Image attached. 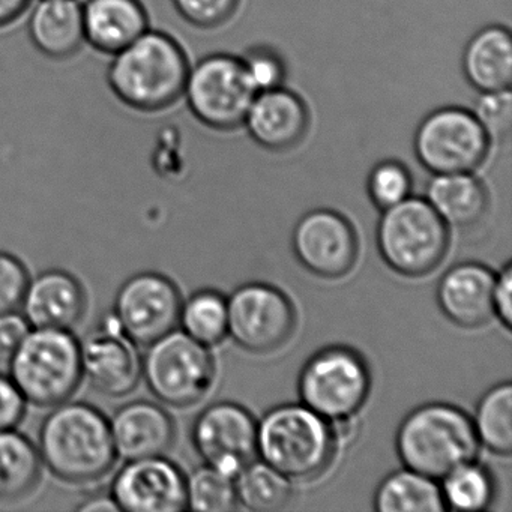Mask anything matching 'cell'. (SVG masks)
Wrapping results in <instances>:
<instances>
[{"label":"cell","instance_id":"6da1fadb","mask_svg":"<svg viewBox=\"0 0 512 512\" xmlns=\"http://www.w3.org/2000/svg\"><path fill=\"white\" fill-rule=\"evenodd\" d=\"M190 68L181 43L167 32L151 28L112 56L107 83L127 109L154 115L166 112L184 97Z\"/></svg>","mask_w":512,"mask_h":512},{"label":"cell","instance_id":"7402d4cb","mask_svg":"<svg viewBox=\"0 0 512 512\" xmlns=\"http://www.w3.org/2000/svg\"><path fill=\"white\" fill-rule=\"evenodd\" d=\"M28 35L46 58H74L86 46L82 0H34L28 11Z\"/></svg>","mask_w":512,"mask_h":512},{"label":"cell","instance_id":"ac0fdd59","mask_svg":"<svg viewBox=\"0 0 512 512\" xmlns=\"http://www.w3.org/2000/svg\"><path fill=\"white\" fill-rule=\"evenodd\" d=\"M496 275L479 263H460L445 272L437 286L440 311L461 328L487 325L494 317Z\"/></svg>","mask_w":512,"mask_h":512},{"label":"cell","instance_id":"74e56055","mask_svg":"<svg viewBox=\"0 0 512 512\" xmlns=\"http://www.w3.org/2000/svg\"><path fill=\"white\" fill-rule=\"evenodd\" d=\"M31 329L26 317L17 311L0 314V355L11 356Z\"/></svg>","mask_w":512,"mask_h":512},{"label":"cell","instance_id":"30bf717a","mask_svg":"<svg viewBox=\"0 0 512 512\" xmlns=\"http://www.w3.org/2000/svg\"><path fill=\"white\" fill-rule=\"evenodd\" d=\"M491 140L473 112L442 107L422 119L416 128L415 155L433 175L472 173L490 151Z\"/></svg>","mask_w":512,"mask_h":512},{"label":"cell","instance_id":"9c48e42d","mask_svg":"<svg viewBox=\"0 0 512 512\" xmlns=\"http://www.w3.org/2000/svg\"><path fill=\"white\" fill-rule=\"evenodd\" d=\"M256 94L241 58L221 53L191 67L184 89L188 109L197 121L220 131L244 124Z\"/></svg>","mask_w":512,"mask_h":512},{"label":"cell","instance_id":"9a60e30c","mask_svg":"<svg viewBox=\"0 0 512 512\" xmlns=\"http://www.w3.org/2000/svg\"><path fill=\"white\" fill-rule=\"evenodd\" d=\"M292 244L298 262L322 278L344 277L358 257V238L352 224L329 209L305 214L293 230Z\"/></svg>","mask_w":512,"mask_h":512},{"label":"cell","instance_id":"5b68a950","mask_svg":"<svg viewBox=\"0 0 512 512\" xmlns=\"http://www.w3.org/2000/svg\"><path fill=\"white\" fill-rule=\"evenodd\" d=\"M10 377L35 406L65 403L82 382L79 341L64 329L32 328L11 353Z\"/></svg>","mask_w":512,"mask_h":512},{"label":"cell","instance_id":"7a4b0ae2","mask_svg":"<svg viewBox=\"0 0 512 512\" xmlns=\"http://www.w3.org/2000/svg\"><path fill=\"white\" fill-rule=\"evenodd\" d=\"M55 407L41 425V461L70 484L100 481L118 458L109 419L91 404L65 401Z\"/></svg>","mask_w":512,"mask_h":512},{"label":"cell","instance_id":"8992f818","mask_svg":"<svg viewBox=\"0 0 512 512\" xmlns=\"http://www.w3.org/2000/svg\"><path fill=\"white\" fill-rule=\"evenodd\" d=\"M377 247L392 271L404 277H424L448 253V226L427 200L409 196L383 209L377 224Z\"/></svg>","mask_w":512,"mask_h":512},{"label":"cell","instance_id":"e0dca14e","mask_svg":"<svg viewBox=\"0 0 512 512\" xmlns=\"http://www.w3.org/2000/svg\"><path fill=\"white\" fill-rule=\"evenodd\" d=\"M242 125L262 148L287 151L304 139L310 113L299 95L278 86L257 92Z\"/></svg>","mask_w":512,"mask_h":512},{"label":"cell","instance_id":"ba28073f","mask_svg":"<svg viewBox=\"0 0 512 512\" xmlns=\"http://www.w3.org/2000/svg\"><path fill=\"white\" fill-rule=\"evenodd\" d=\"M143 377L161 403L193 406L214 385V358L209 347L175 329L149 344L143 359Z\"/></svg>","mask_w":512,"mask_h":512},{"label":"cell","instance_id":"3957f363","mask_svg":"<svg viewBox=\"0 0 512 512\" xmlns=\"http://www.w3.org/2000/svg\"><path fill=\"white\" fill-rule=\"evenodd\" d=\"M395 446L407 469L437 481L455 467L475 460L479 440L472 418L460 407L430 403L404 416Z\"/></svg>","mask_w":512,"mask_h":512},{"label":"cell","instance_id":"52a82bcc","mask_svg":"<svg viewBox=\"0 0 512 512\" xmlns=\"http://www.w3.org/2000/svg\"><path fill=\"white\" fill-rule=\"evenodd\" d=\"M370 388L367 362L349 347L320 350L308 359L298 380L302 404L329 422L358 415Z\"/></svg>","mask_w":512,"mask_h":512},{"label":"cell","instance_id":"4fadbf2b","mask_svg":"<svg viewBox=\"0 0 512 512\" xmlns=\"http://www.w3.org/2000/svg\"><path fill=\"white\" fill-rule=\"evenodd\" d=\"M194 448L205 464L235 478L257 454V422L245 407L220 401L206 407L193 431Z\"/></svg>","mask_w":512,"mask_h":512},{"label":"cell","instance_id":"f1b7e54d","mask_svg":"<svg viewBox=\"0 0 512 512\" xmlns=\"http://www.w3.org/2000/svg\"><path fill=\"white\" fill-rule=\"evenodd\" d=\"M179 325L203 346L220 344L229 335L227 299L215 290H200L182 302Z\"/></svg>","mask_w":512,"mask_h":512},{"label":"cell","instance_id":"f546056e","mask_svg":"<svg viewBox=\"0 0 512 512\" xmlns=\"http://www.w3.org/2000/svg\"><path fill=\"white\" fill-rule=\"evenodd\" d=\"M440 491L446 511H485L494 499L493 476L481 464L467 461L443 476Z\"/></svg>","mask_w":512,"mask_h":512},{"label":"cell","instance_id":"2e32d148","mask_svg":"<svg viewBox=\"0 0 512 512\" xmlns=\"http://www.w3.org/2000/svg\"><path fill=\"white\" fill-rule=\"evenodd\" d=\"M110 496L119 511H184L187 476L164 455L130 460L116 473Z\"/></svg>","mask_w":512,"mask_h":512},{"label":"cell","instance_id":"d590c367","mask_svg":"<svg viewBox=\"0 0 512 512\" xmlns=\"http://www.w3.org/2000/svg\"><path fill=\"white\" fill-rule=\"evenodd\" d=\"M29 275L23 263L11 254L0 253V314L22 307Z\"/></svg>","mask_w":512,"mask_h":512},{"label":"cell","instance_id":"ffe728a7","mask_svg":"<svg viewBox=\"0 0 512 512\" xmlns=\"http://www.w3.org/2000/svg\"><path fill=\"white\" fill-rule=\"evenodd\" d=\"M85 292L64 271H47L29 281L23 298V316L32 328L71 331L85 313Z\"/></svg>","mask_w":512,"mask_h":512},{"label":"cell","instance_id":"5bb4252c","mask_svg":"<svg viewBox=\"0 0 512 512\" xmlns=\"http://www.w3.org/2000/svg\"><path fill=\"white\" fill-rule=\"evenodd\" d=\"M113 313L80 343L83 376L107 397L130 394L143 377V359Z\"/></svg>","mask_w":512,"mask_h":512},{"label":"cell","instance_id":"4dcf8cb0","mask_svg":"<svg viewBox=\"0 0 512 512\" xmlns=\"http://www.w3.org/2000/svg\"><path fill=\"white\" fill-rule=\"evenodd\" d=\"M238 506L235 478L205 464L187 476V509L229 512Z\"/></svg>","mask_w":512,"mask_h":512},{"label":"cell","instance_id":"60d3db41","mask_svg":"<svg viewBox=\"0 0 512 512\" xmlns=\"http://www.w3.org/2000/svg\"><path fill=\"white\" fill-rule=\"evenodd\" d=\"M80 511L94 512V511H119L118 505L112 496H95L91 499L85 500L79 506Z\"/></svg>","mask_w":512,"mask_h":512},{"label":"cell","instance_id":"d4e9b609","mask_svg":"<svg viewBox=\"0 0 512 512\" xmlns=\"http://www.w3.org/2000/svg\"><path fill=\"white\" fill-rule=\"evenodd\" d=\"M37 446L16 430L0 431V502L23 499L41 476Z\"/></svg>","mask_w":512,"mask_h":512},{"label":"cell","instance_id":"8fae6325","mask_svg":"<svg viewBox=\"0 0 512 512\" xmlns=\"http://www.w3.org/2000/svg\"><path fill=\"white\" fill-rule=\"evenodd\" d=\"M227 310L230 337L251 353L280 349L296 325L295 308L290 299L268 284L239 287L227 299Z\"/></svg>","mask_w":512,"mask_h":512},{"label":"cell","instance_id":"8d00e7d4","mask_svg":"<svg viewBox=\"0 0 512 512\" xmlns=\"http://www.w3.org/2000/svg\"><path fill=\"white\" fill-rule=\"evenodd\" d=\"M26 403L13 379L0 374V431L14 430L22 422Z\"/></svg>","mask_w":512,"mask_h":512},{"label":"cell","instance_id":"836d02e7","mask_svg":"<svg viewBox=\"0 0 512 512\" xmlns=\"http://www.w3.org/2000/svg\"><path fill=\"white\" fill-rule=\"evenodd\" d=\"M241 61L256 92L278 88L286 79L284 59L271 47H253Z\"/></svg>","mask_w":512,"mask_h":512},{"label":"cell","instance_id":"e575fe53","mask_svg":"<svg viewBox=\"0 0 512 512\" xmlns=\"http://www.w3.org/2000/svg\"><path fill=\"white\" fill-rule=\"evenodd\" d=\"M241 0H172L176 13L194 28L212 29L232 19Z\"/></svg>","mask_w":512,"mask_h":512},{"label":"cell","instance_id":"d6a6232c","mask_svg":"<svg viewBox=\"0 0 512 512\" xmlns=\"http://www.w3.org/2000/svg\"><path fill=\"white\" fill-rule=\"evenodd\" d=\"M473 115L490 140H503L512 127L511 91L484 92L476 103Z\"/></svg>","mask_w":512,"mask_h":512},{"label":"cell","instance_id":"277c9868","mask_svg":"<svg viewBox=\"0 0 512 512\" xmlns=\"http://www.w3.org/2000/svg\"><path fill=\"white\" fill-rule=\"evenodd\" d=\"M331 422L305 404H283L257 424V454L296 481L322 475L335 454Z\"/></svg>","mask_w":512,"mask_h":512},{"label":"cell","instance_id":"603a6c76","mask_svg":"<svg viewBox=\"0 0 512 512\" xmlns=\"http://www.w3.org/2000/svg\"><path fill=\"white\" fill-rule=\"evenodd\" d=\"M461 67L469 85L481 94L511 88L512 37L508 29L493 25L476 32L464 47Z\"/></svg>","mask_w":512,"mask_h":512},{"label":"cell","instance_id":"4316f807","mask_svg":"<svg viewBox=\"0 0 512 512\" xmlns=\"http://www.w3.org/2000/svg\"><path fill=\"white\" fill-rule=\"evenodd\" d=\"M236 497L244 508L272 512L287 506L293 496L292 479L265 461H250L235 476Z\"/></svg>","mask_w":512,"mask_h":512},{"label":"cell","instance_id":"1f68e13d","mask_svg":"<svg viewBox=\"0 0 512 512\" xmlns=\"http://www.w3.org/2000/svg\"><path fill=\"white\" fill-rule=\"evenodd\" d=\"M367 188L371 202L383 211L410 196L412 176L407 167L398 161H382L371 170Z\"/></svg>","mask_w":512,"mask_h":512},{"label":"cell","instance_id":"484cf974","mask_svg":"<svg viewBox=\"0 0 512 512\" xmlns=\"http://www.w3.org/2000/svg\"><path fill=\"white\" fill-rule=\"evenodd\" d=\"M374 508L379 512L446 511L436 479L407 467L380 482L374 496Z\"/></svg>","mask_w":512,"mask_h":512},{"label":"cell","instance_id":"7c38bea8","mask_svg":"<svg viewBox=\"0 0 512 512\" xmlns=\"http://www.w3.org/2000/svg\"><path fill=\"white\" fill-rule=\"evenodd\" d=\"M181 307V293L172 280L155 272H142L119 290L113 316L134 343L149 346L175 331Z\"/></svg>","mask_w":512,"mask_h":512},{"label":"cell","instance_id":"83f0119b","mask_svg":"<svg viewBox=\"0 0 512 512\" xmlns=\"http://www.w3.org/2000/svg\"><path fill=\"white\" fill-rule=\"evenodd\" d=\"M479 445L493 454L509 455L512 451V385L500 383L485 392L472 419Z\"/></svg>","mask_w":512,"mask_h":512},{"label":"cell","instance_id":"44dd1931","mask_svg":"<svg viewBox=\"0 0 512 512\" xmlns=\"http://www.w3.org/2000/svg\"><path fill=\"white\" fill-rule=\"evenodd\" d=\"M82 13L86 44L110 58L151 29L142 0H85Z\"/></svg>","mask_w":512,"mask_h":512},{"label":"cell","instance_id":"f35d334b","mask_svg":"<svg viewBox=\"0 0 512 512\" xmlns=\"http://www.w3.org/2000/svg\"><path fill=\"white\" fill-rule=\"evenodd\" d=\"M494 317L500 320L508 331L512 328V265L506 263L496 275L493 292Z\"/></svg>","mask_w":512,"mask_h":512},{"label":"cell","instance_id":"d6986e66","mask_svg":"<svg viewBox=\"0 0 512 512\" xmlns=\"http://www.w3.org/2000/svg\"><path fill=\"white\" fill-rule=\"evenodd\" d=\"M109 422L116 454L127 461L160 457L175 440L172 416L151 401L125 404Z\"/></svg>","mask_w":512,"mask_h":512},{"label":"cell","instance_id":"cb8c5ba5","mask_svg":"<svg viewBox=\"0 0 512 512\" xmlns=\"http://www.w3.org/2000/svg\"><path fill=\"white\" fill-rule=\"evenodd\" d=\"M425 200L446 226L458 229L478 223L488 208L487 190L472 173L433 175Z\"/></svg>","mask_w":512,"mask_h":512},{"label":"cell","instance_id":"ab89813d","mask_svg":"<svg viewBox=\"0 0 512 512\" xmlns=\"http://www.w3.org/2000/svg\"><path fill=\"white\" fill-rule=\"evenodd\" d=\"M34 0H0V31L16 25L28 14Z\"/></svg>","mask_w":512,"mask_h":512}]
</instances>
